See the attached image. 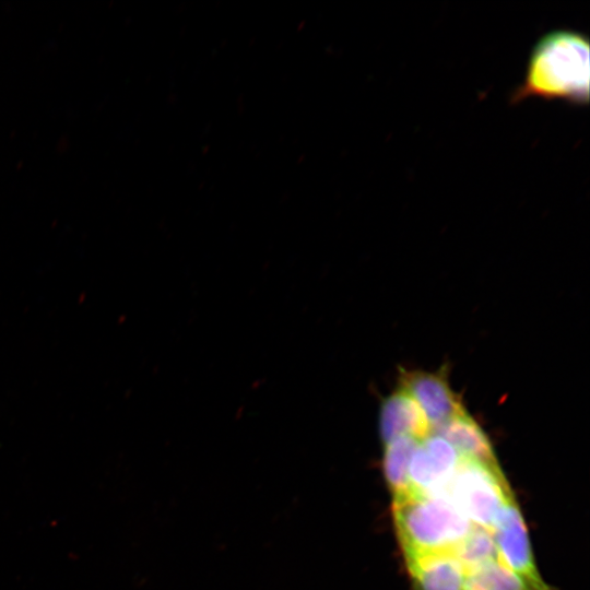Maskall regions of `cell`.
I'll return each instance as SVG.
<instances>
[{
    "mask_svg": "<svg viewBox=\"0 0 590 590\" xmlns=\"http://www.w3.org/2000/svg\"><path fill=\"white\" fill-rule=\"evenodd\" d=\"M420 441L412 436H401L386 444L382 467L393 497L410 491L409 468Z\"/></svg>",
    "mask_w": 590,
    "mask_h": 590,
    "instance_id": "obj_10",
    "label": "cell"
},
{
    "mask_svg": "<svg viewBox=\"0 0 590 590\" xmlns=\"http://www.w3.org/2000/svg\"><path fill=\"white\" fill-rule=\"evenodd\" d=\"M417 590H463L465 570L453 553L405 555Z\"/></svg>",
    "mask_w": 590,
    "mask_h": 590,
    "instance_id": "obj_7",
    "label": "cell"
},
{
    "mask_svg": "<svg viewBox=\"0 0 590 590\" xmlns=\"http://www.w3.org/2000/svg\"><path fill=\"white\" fill-rule=\"evenodd\" d=\"M392 511L405 555L453 553L473 528L445 495L408 492L393 497Z\"/></svg>",
    "mask_w": 590,
    "mask_h": 590,
    "instance_id": "obj_2",
    "label": "cell"
},
{
    "mask_svg": "<svg viewBox=\"0 0 590 590\" xmlns=\"http://www.w3.org/2000/svg\"><path fill=\"white\" fill-rule=\"evenodd\" d=\"M589 54V39L580 32L556 30L545 34L531 51L512 102L540 97L587 105L590 96Z\"/></svg>",
    "mask_w": 590,
    "mask_h": 590,
    "instance_id": "obj_1",
    "label": "cell"
},
{
    "mask_svg": "<svg viewBox=\"0 0 590 590\" xmlns=\"http://www.w3.org/2000/svg\"><path fill=\"white\" fill-rule=\"evenodd\" d=\"M379 429L385 444L401 436H412L422 440L432 433L430 425L418 404L401 388L382 401Z\"/></svg>",
    "mask_w": 590,
    "mask_h": 590,
    "instance_id": "obj_6",
    "label": "cell"
},
{
    "mask_svg": "<svg viewBox=\"0 0 590 590\" xmlns=\"http://www.w3.org/2000/svg\"><path fill=\"white\" fill-rule=\"evenodd\" d=\"M491 532L502 564L538 587L550 590L536 569L527 527L515 499L503 507Z\"/></svg>",
    "mask_w": 590,
    "mask_h": 590,
    "instance_id": "obj_4",
    "label": "cell"
},
{
    "mask_svg": "<svg viewBox=\"0 0 590 590\" xmlns=\"http://www.w3.org/2000/svg\"><path fill=\"white\" fill-rule=\"evenodd\" d=\"M463 590H545L498 559L465 571Z\"/></svg>",
    "mask_w": 590,
    "mask_h": 590,
    "instance_id": "obj_9",
    "label": "cell"
},
{
    "mask_svg": "<svg viewBox=\"0 0 590 590\" xmlns=\"http://www.w3.org/2000/svg\"><path fill=\"white\" fill-rule=\"evenodd\" d=\"M445 495L475 527L492 531L503 507L514 499L500 468H493L461 457L444 487Z\"/></svg>",
    "mask_w": 590,
    "mask_h": 590,
    "instance_id": "obj_3",
    "label": "cell"
},
{
    "mask_svg": "<svg viewBox=\"0 0 590 590\" xmlns=\"http://www.w3.org/2000/svg\"><path fill=\"white\" fill-rule=\"evenodd\" d=\"M399 388L418 404L432 433L445 422L467 413L459 396L449 386L445 368L436 373L402 370Z\"/></svg>",
    "mask_w": 590,
    "mask_h": 590,
    "instance_id": "obj_5",
    "label": "cell"
},
{
    "mask_svg": "<svg viewBox=\"0 0 590 590\" xmlns=\"http://www.w3.org/2000/svg\"><path fill=\"white\" fill-rule=\"evenodd\" d=\"M433 433L444 437L462 458L499 468L489 439L468 413L445 422Z\"/></svg>",
    "mask_w": 590,
    "mask_h": 590,
    "instance_id": "obj_8",
    "label": "cell"
},
{
    "mask_svg": "<svg viewBox=\"0 0 590 590\" xmlns=\"http://www.w3.org/2000/svg\"><path fill=\"white\" fill-rule=\"evenodd\" d=\"M453 555L465 571L498 559L492 532L475 526L457 546Z\"/></svg>",
    "mask_w": 590,
    "mask_h": 590,
    "instance_id": "obj_11",
    "label": "cell"
}]
</instances>
